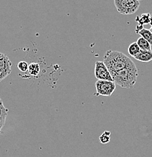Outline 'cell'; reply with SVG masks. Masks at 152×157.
<instances>
[{
    "label": "cell",
    "mask_w": 152,
    "mask_h": 157,
    "mask_svg": "<svg viewBox=\"0 0 152 157\" xmlns=\"http://www.w3.org/2000/svg\"><path fill=\"white\" fill-rule=\"evenodd\" d=\"M104 63L111 76L123 69L135 66L134 62L123 53L117 51H107L104 55Z\"/></svg>",
    "instance_id": "6da1fadb"
},
{
    "label": "cell",
    "mask_w": 152,
    "mask_h": 157,
    "mask_svg": "<svg viewBox=\"0 0 152 157\" xmlns=\"http://www.w3.org/2000/svg\"><path fill=\"white\" fill-rule=\"evenodd\" d=\"M114 82L122 88H132L135 85L138 78L136 67L123 69L112 76Z\"/></svg>",
    "instance_id": "7a4b0ae2"
},
{
    "label": "cell",
    "mask_w": 152,
    "mask_h": 157,
    "mask_svg": "<svg viewBox=\"0 0 152 157\" xmlns=\"http://www.w3.org/2000/svg\"><path fill=\"white\" fill-rule=\"evenodd\" d=\"M117 11L121 14H132L139 9L140 2L138 0H114Z\"/></svg>",
    "instance_id": "3957f363"
},
{
    "label": "cell",
    "mask_w": 152,
    "mask_h": 157,
    "mask_svg": "<svg viewBox=\"0 0 152 157\" xmlns=\"http://www.w3.org/2000/svg\"><path fill=\"white\" fill-rule=\"evenodd\" d=\"M95 95H101L109 97L113 94L116 88V84L114 82L98 80L95 82Z\"/></svg>",
    "instance_id": "277c9868"
},
{
    "label": "cell",
    "mask_w": 152,
    "mask_h": 157,
    "mask_svg": "<svg viewBox=\"0 0 152 157\" xmlns=\"http://www.w3.org/2000/svg\"><path fill=\"white\" fill-rule=\"evenodd\" d=\"M95 76L98 80L114 82L113 77L104 62L96 61L95 63Z\"/></svg>",
    "instance_id": "5b68a950"
},
{
    "label": "cell",
    "mask_w": 152,
    "mask_h": 157,
    "mask_svg": "<svg viewBox=\"0 0 152 157\" xmlns=\"http://www.w3.org/2000/svg\"><path fill=\"white\" fill-rule=\"evenodd\" d=\"M11 66L12 63L9 57L5 54L0 53V82L11 74Z\"/></svg>",
    "instance_id": "8992f818"
},
{
    "label": "cell",
    "mask_w": 152,
    "mask_h": 157,
    "mask_svg": "<svg viewBox=\"0 0 152 157\" xmlns=\"http://www.w3.org/2000/svg\"><path fill=\"white\" fill-rule=\"evenodd\" d=\"M134 58L142 62H150L152 60V52L151 51L140 50L138 55H135Z\"/></svg>",
    "instance_id": "52a82bcc"
},
{
    "label": "cell",
    "mask_w": 152,
    "mask_h": 157,
    "mask_svg": "<svg viewBox=\"0 0 152 157\" xmlns=\"http://www.w3.org/2000/svg\"><path fill=\"white\" fill-rule=\"evenodd\" d=\"M8 112H9L8 109L5 107V106L3 105L2 101L1 98H0V133L2 132V128L5 125V123H6Z\"/></svg>",
    "instance_id": "ba28073f"
},
{
    "label": "cell",
    "mask_w": 152,
    "mask_h": 157,
    "mask_svg": "<svg viewBox=\"0 0 152 157\" xmlns=\"http://www.w3.org/2000/svg\"><path fill=\"white\" fill-rule=\"evenodd\" d=\"M135 21L138 23V24L139 25L144 26L146 25V24H151V16L150 13H144L142 15L137 16L136 18H135Z\"/></svg>",
    "instance_id": "9c48e42d"
},
{
    "label": "cell",
    "mask_w": 152,
    "mask_h": 157,
    "mask_svg": "<svg viewBox=\"0 0 152 157\" xmlns=\"http://www.w3.org/2000/svg\"><path fill=\"white\" fill-rule=\"evenodd\" d=\"M136 43L141 50L151 51V45H150L148 41H146L145 39L142 38V37H139V38L137 39Z\"/></svg>",
    "instance_id": "30bf717a"
},
{
    "label": "cell",
    "mask_w": 152,
    "mask_h": 157,
    "mask_svg": "<svg viewBox=\"0 0 152 157\" xmlns=\"http://www.w3.org/2000/svg\"><path fill=\"white\" fill-rule=\"evenodd\" d=\"M138 34H139L141 37L148 41L150 45H152V33L150 31V29L143 28L138 33Z\"/></svg>",
    "instance_id": "8fae6325"
},
{
    "label": "cell",
    "mask_w": 152,
    "mask_h": 157,
    "mask_svg": "<svg viewBox=\"0 0 152 157\" xmlns=\"http://www.w3.org/2000/svg\"><path fill=\"white\" fill-rule=\"evenodd\" d=\"M28 72L30 75L33 76H36L39 75L40 72V67L38 63H31L29 64Z\"/></svg>",
    "instance_id": "7c38bea8"
},
{
    "label": "cell",
    "mask_w": 152,
    "mask_h": 157,
    "mask_svg": "<svg viewBox=\"0 0 152 157\" xmlns=\"http://www.w3.org/2000/svg\"><path fill=\"white\" fill-rule=\"evenodd\" d=\"M141 49L139 48L138 45H137L136 42H132L131 45H130V46L128 47V53L130 56L135 57V55H137L138 54V52H140Z\"/></svg>",
    "instance_id": "4fadbf2b"
},
{
    "label": "cell",
    "mask_w": 152,
    "mask_h": 157,
    "mask_svg": "<svg viewBox=\"0 0 152 157\" xmlns=\"http://www.w3.org/2000/svg\"><path fill=\"white\" fill-rule=\"evenodd\" d=\"M111 140V132L108 131L103 132L102 135L99 137V141L100 143L103 144H106L109 143Z\"/></svg>",
    "instance_id": "5bb4252c"
},
{
    "label": "cell",
    "mask_w": 152,
    "mask_h": 157,
    "mask_svg": "<svg viewBox=\"0 0 152 157\" xmlns=\"http://www.w3.org/2000/svg\"><path fill=\"white\" fill-rule=\"evenodd\" d=\"M28 67L29 64L24 60H22V61H20L18 63V68L20 71L23 72V73H25V72L28 71Z\"/></svg>",
    "instance_id": "9a60e30c"
},
{
    "label": "cell",
    "mask_w": 152,
    "mask_h": 157,
    "mask_svg": "<svg viewBox=\"0 0 152 157\" xmlns=\"http://www.w3.org/2000/svg\"><path fill=\"white\" fill-rule=\"evenodd\" d=\"M150 31H151V32L152 33V26L151 27V28H150Z\"/></svg>",
    "instance_id": "2e32d148"
},
{
    "label": "cell",
    "mask_w": 152,
    "mask_h": 157,
    "mask_svg": "<svg viewBox=\"0 0 152 157\" xmlns=\"http://www.w3.org/2000/svg\"><path fill=\"white\" fill-rule=\"evenodd\" d=\"M151 25L152 26V17H151Z\"/></svg>",
    "instance_id": "e0dca14e"
}]
</instances>
